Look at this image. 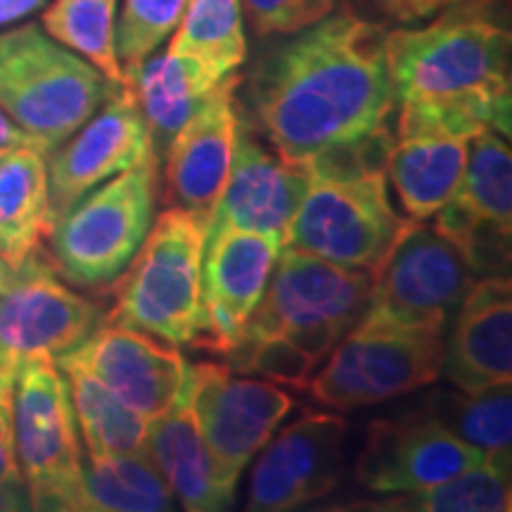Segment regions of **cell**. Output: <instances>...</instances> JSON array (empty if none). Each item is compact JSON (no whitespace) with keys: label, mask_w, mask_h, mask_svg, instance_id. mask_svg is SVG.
<instances>
[{"label":"cell","mask_w":512,"mask_h":512,"mask_svg":"<svg viewBox=\"0 0 512 512\" xmlns=\"http://www.w3.org/2000/svg\"><path fill=\"white\" fill-rule=\"evenodd\" d=\"M384 31L339 12L268 50L254 67L247 100L261 133L285 162L389 126L394 93Z\"/></svg>","instance_id":"1"},{"label":"cell","mask_w":512,"mask_h":512,"mask_svg":"<svg viewBox=\"0 0 512 512\" xmlns=\"http://www.w3.org/2000/svg\"><path fill=\"white\" fill-rule=\"evenodd\" d=\"M207 226L181 207L152 221L150 233L112 283L114 306L102 320L183 347L202 342L209 320L202 292Z\"/></svg>","instance_id":"2"},{"label":"cell","mask_w":512,"mask_h":512,"mask_svg":"<svg viewBox=\"0 0 512 512\" xmlns=\"http://www.w3.org/2000/svg\"><path fill=\"white\" fill-rule=\"evenodd\" d=\"M396 105L510 86V29L491 0H463L422 29L384 36Z\"/></svg>","instance_id":"3"},{"label":"cell","mask_w":512,"mask_h":512,"mask_svg":"<svg viewBox=\"0 0 512 512\" xmlns=\"http://www.w3.org/2000/svg\"><path fill=\"white\" fill-rule=\"evenodd\" d=\"M117 86L34 22L0 31V110L46 155L74 136Z\"/></svg>","instance_id":"4"},{"label":"cell","mask_w":512,"mask_h":512,"mask_svg":"<svg viewBox=\"0 0 512 512\" xmlns=\"http://www.w3.org/2000/svg\"><path fill=\"white\" fill-rule=\"evenodd\" d=\"M157 195V157L86 192L50 228L48 259L57 275L86 290L112 285L150 233Z\"/></svg>","instance_id":"5"},{"label":"cell","mask_w":512,"mask_h":512,"mask_svg":"<svg viewBox=\"0 0 512 512\" xmlns=\"http://www.w3.org/2000/svg\"><path fill=\"white\" fill-rule=\"evenodd\" d=\"M370 290L368 271L283 247L242 339L283 337L320 361L356 328Z\"/></svg>","instance_id":"6"},{"label":"cell","mask_w":512,"mask_h":512,"mask_svg":"<svg viewBox=\"0 0 512 512\" xmlns=\"http://www.w3.org/2000/svg\"><path fill=\"white\" fill-rule=\"evenodd\" d=\"M15 453L31 510H81V437L69 380L50 356L17 361Z\"/></svg>","instance_id":"7"},{"label":"cell","mask_w":512,"mask_h":512,"mask_svg":"<svg viewBox=\"0 0 512 512\" xmlns=\"http://www.w3.org/2000/svg\"><path fill=\"white\" fill-rule=\"evenodd\" d=\"M420 221L389 202L387 176L332 183L311 181L285 247L304 249L332 264L380 273L389 254Z\"/></svg>","instance_id":"8"},{"label":"cell","mask_w":512,"mask_h":512,"mask_svg":"<svg viewBox=\"0 0 512 512\" xmlns=\"http://www.w3.org/2000/svg\"><path fill=\"white\" fill-rule=\"evenodd\" d=\"M477 280L460 249L418 223L373 278L361 325L446 335Z\"/></svg>","instance_id":"9"},{"label":"cell","mask_w":512,"mask_h":512,"mask_svg":"<svg viewBox=\"0 0 512 512\" xmlns=\"http://www.w3.org/2000/svg\"><path fill=\"white\" fill-rule=\"evenodd\" d=\"M444 339L427 330L358 323L330 351L328 366L311 377L306 389L339 411L396 399L439 380Z\"/></svg>","instance_id":"10"},{"label":"cell","mask_w":512,"mask_h":512,"mask_svg":"<svg viewBox=\"0 0 512 512\" xmlns=\"http://www.w3.org/2000/svg\"><path fill=\"white\" fill-rule=\"evenodd\" d=\"M185 375L204 444L221 475L238 486L242 470L290 415V394L275 382L235 377L221 363H195Z\"/></svg>","instance_id":"11"},{"label":"cell","mask_w":512,"mask_h":512,"mask_svg":"<svg viewBox=\"0 0 512 512\" xmlns=\"http://www.w3.org/2000/svg\"><path fill=\"white\" fill-rule=\"evenodd\" d=\"M434 216V230L460 249L477 278L508 275L512 228L508 138L486 128L470 140L458 190Z\"/></svg>","instance_id":"12"},{"label":"cell","mask_w":512,"mask_h":512,"mask_svg":"<svg viewBox=\"0 0 512 512\" xmlns=\"http://www.w3.org/2000/svg\"><path fill=\"white\" fill-rule=\"evenodd\" d=\"M155 157L150 131L131 88L119 83L74 136L46 155L53 223L95 185Z\"/></svg>","instance_id":"13"},{"label":"cell","mask_w":512,"mask_h":512,"mask_svg":"<svg viewBox=\"0 0 512 512\" xmlns=\"http://www.w3.org/2000/svg\"><path fill=\"white\" fill-rule=\"evenodd\" d=\"M100 320V306L69 290L48 256L36 252L17 271L15 287L0 294V363L67 354Z\"/></svg>","instance_id":"14"},{"label":"cell","mask_w":512,"mask_h":512,"mask_svg":"<svg viewBox=\"0 0 512 512\" xmlns=\"http://www.w3.org/2000/svg\"><path fill=\"white\" fill-rule=\"evenodd\" d=\"M347 422L309 413L261 448L249 479L247 510L285 512L325 498L339 484Z\"/></svg>","instance_id":"15"},{"label":"cell","mask_w":512,"mask_h":512,"mask_svg":"<svg viewBox=\"0 0 512 512\" xmlns=\"http://www.w3.org/2000/svg\"><path fill=\"white\" fill-rule=\"evenodd\" d=\"M486 453L453 434L434 415L377 420L356 460V479L375 494H399L446 482L482 465Z\"/></svg>","instance_id":"16"},{"label":"cell","mask_w":512,"mask_h":512,"mask_svg":"<svg viewBox=\"0 0 512 512\" xmlns=\"http://www.w3.org/2000/svg\"><path fill=\"white\" fill-rule=\"evenodd\" d=\"M309 183L304 166L273 155L240 114L233 164L204 240L221 230L238 228L266 235L285 247Z\"/></svg>","instance_id":"17"},{"label":"cell","mask_w":512,"mask_h":512,"mask_svg":"<svg viewBox=\"0 0 512 512\" xmlns=\"http://www.w3.org/2000/svg\"><path fill=\"white\" fill-rule=\"evenodd\" d=\"M238 74L216 83L202 107L188 119L164 155L166 204L181 207L207 226L235 155L240 128V107L235 102Z\"/></svg>","instance_id":"18"},{"label":"cell","mask_w":512,"mask_h":512,"mask_svg":"<svg viewBox=\"0 0 512 512\" xmlns=\"http://www.w3.org/2000/svg\"><path fill=\"white\" fill-rule=\"evenodd\" d=\"M55 363L91 373L145 420L174 401L188 366L178 347L107 320H100L79 347L57 356Z\"/></svg>","instance_id":"19"},{"label":"cell","mask_w":512,"mask_h":512,"mask_svg":"<svg viewBox=\"0 0 512 512\" xmlns=\"http://www.w3.org/2000/svg\"><path fill=\"white\" fill-rule=\"evenodd\" d=\"M283 245L266 235L228 228L204 240L202 292L209 328L202 344L228 354L245 337L249 318L278 261Z\"/></svg>","instance_id":"20"},{"label":"cell","mask_w":512,"mask_h":512,"mask_svg":"<svg viewBox=\"0 0 512 512\" xmlns=\"http://www.w3.org/2000/svg\"><path fill=\"white\" fill-rule=\"evenodd\" d=\"M441 375L463 394L512 380L510 275H484L472 283L446 332Z\"/></svg>","instance_id":"21"},{"label":"cell","mask_w":512,"mask_h":512,"mask_svg":"<svg viewBox=\"0 0 512 512\" xmlns=\"http://www.w3.org/2000/svg\"><path fill=\"white\" fill-rule=\"evenodd\" d=\"M145 451L185 510L214 512L233 503L238 486L221 475L204 444L200 425L192 413L188 375H183L174 401L147 420Z\"/></svg>","instance_id":"22"},{"label":"cell","mask_w":512,"mask_h":512,"mask_svg":"<svg viewBox=\"0 0 512 512\" xmlns=\"http://www.w3.org/2000/svg\"><path fill=\"white\" fill-rule=\"evenodd\" d=\"M214 74L188 55L152 53L136 67L124 69V81L136 95L147 131H150L152 150L162 162L176 133L188 124V119L209 98L216 83Z\"/></svg>","instance_id":"23"},{"label":"cell","mask_w":512,"mask_h":512,"mask_svg":"<svg viewBox=\"0 0 512 512\" xmlns=\"http://www.w3.org/2000/svg\"><path fill=\"white\" fill-rule=\"evenodd\" d=\"M48 164L36 147H15L0 155V256L19 271L48 238Z\"/></svg>","instance_id":"24"},{"label":"cell","mask_w":512,"mask_h":512,"mask_svg":"<svg viewBox=\"0 0 512 512\" xmlns=\"http://www.w3.org/2000/svg\"><path fill=\"white\" fill-rule=\"evenodd\" d=\"M470 140L396 138L387 176L413 221L432 219L458 190Z\"/></svg>","instance_id":"25"},{"label":"cell","mask_w":512,"mask_h":512,"mask_svg":"<svg viewBox=\"0 0 512 512\" xmlns=\"http://www.w3.org/2000/svg\"><path fill=\"white\" fill-rule=\"evenodd\" d=\"M510 86L411 100L399 105L396 138L472 140L491 128L510 138Z\"/></svg>","instance_id":"26"},{"label":"cell","mask_w":512,"mask_h":512,"mask_svg":"<svg viewBox=\"0 0 512 512\" xmlns=\"http://www.w3.org/2000/svg\"><path fill=\"white\" fill-rule=\"evenodd\" d=\"M174 503V491L147 451L133 456L83 458L81 510L159 512L171 510Z\"/></svg>","instance_id":"27"},{"label":"cell","mask_w":512,"mask_h":512,"mask_svg":"<svg viewBox=\"0 0 512 512\" xmlns=\"http://www.w3.org/2000/svg\"><path fill=\"white\" fill-rule=\"evenodd\" d=\"M69 380L76 427L88 458L133 456L145 451L147 420L112 389L76 366H60Z\"/></svg>","instance_id":"28"},{"label":"cell","mask_w":512,"mask_h":512,"mask_svg":"<svg viewBox=\"0 0 512 512\" xmlns=\"http://www.w3.org/2000/svg\"><path fill=\"white\" fill-rule=\"evenodd\" d=\"M174 31L166 50L192 57L216 79H226L247 57L242 0H190Z\"/></svg>","instance_id":"29"},{"label":"cell","mask_w":512,"mask_h":512,"mask_svg":"<svg viewBox=\"0 0 512 512\" xmlns=\"http://www.w3.org/2000/svg\"><path fill=\"white\" fill-rule=\"evenodd\" d=\"M368 510L401 512H508L512 508L510 465L486 458L482 465L446 482L368 501Z\"/></svg>","instance_id":"30"},{"label":"cell","mask_w":512,"mask_h":512,"mask_svg":"<svg viewBox=\"0 0 512 512\" xmlns=\"http://www.w3.org/2000/svg\"><path fill=\"white\" fill-rule=\"evenodd\" d=\"M119 0H53L41 24L48 36L74 50L114 83L124 81L114 48Z\"/></svg>","instance_id":"31"},{"label":"cell","mask_w":512,"mask_h":512,"mask_svg":"<svg viewBox=\"0 0 512 512\" xmlns=\"http://www.w3.org/2000/svg\"><path fill=\"white\" fill-rule=\"evenodd\" d=\"M448 415L434 418L470 446L486 453V458L510 465L512 453V392L510 382L494 384L477 394L446 396Z\"/></svg>","instance_id":"32"},{"label":"cell","mask_w":512,"mask_h":512,"mask_svg":"<svg viewBox=\"0 0 512 512\" xmlns=\"http://www.w3.org/2000/svg\"><path fill=\"white\" fill-rule=\"evenodd\" d=\"M188 3L190 0H124L114 34L121 74L150 57L174 34Z\"/></svg>","instance_id":"33"},{"label":"cell","mask_w":512,"mask_h":512,"mask_svg":"<svg viewBox=\"0 0 512 512\" xmlns=\"http://www.w3.org/2000/svg\"><path fill=\"white\" fill-rule=\"evenodd\" d=\"M396 143L392 128L382 126L366 136L337 143L302 162L311 181L347 183L370 176H387L389 155Z\"/></svg>","instance_id":"34"},{"label":"cell","mask_w":512,"mask_h":512,"mask_svg":"<svg viewBox=\"0 0 512 512\" xmlns=\"http://www.w3.org/2000/svg\"><path fill=\"white\" fill-rule=\"evenodd\" d=\"M226 356L230 358V368L238 373H256L268 382L287 384L292 389L309 387L318 366L316 358L283 337L242 339Z\"/></svg>","instance_id":"35"},{"label":"cell","mask_w":512,"mask_h":512,"mask_svg":"<svg viewBox=\"0 0 512 512\" xmlns=\"http://www.w3.org/2000/svg\"><path fill=\"white\" fill-rule=\"evenodd\" d=\"M337 0H245L256 34H297L332 15Z\"/></svg>","instance_id":"36"},{"label":"cell","mask_w":512,"mask_h":512,"mask_svg":"<svg viewBox=\"0 0 512 512\" xmlns=\"http://www.w3.org/2000/svg\"><path fill=\"white\" fill-rule=\"evenodd\" d=\"M15 373L17 363H5L0 368V489H27L15 453Z\"/></svg>","instance_id":"37"},{"label":"cell","mask_w":512,"mask_h":512,"mask_svg":"<svg viewBox=\"0 0 512 512\" xmlns=\"http://www.w3.org/2000/svg\"><path fill=\"white\" fill-rule=\"evenodd\" d=\"M380 3L399 22H415V19H425L434 12L463 3V0H380Z\"/></svg>","instance_id":"38"},{"label":"cell","mask_w":512,"mask_h":512,"mask_svg":"<svg viewBox=\"0 0 512 512\" xmlns=\"http://www.w3.org/2000/svg\"><path fill=\"white\" fill-rule=\"evenodd\" d=\"M15 147H36V150H41V145H38L29 133H24L8 114L0 110V155L8 150H15ZM43 155H46V152H43Z\"/></svg>","instance_id":"39"},{"label":"cell","mask_w":512,"mask_h":512,"mask_svg":"<svg viewBox=\"0 0 512 512\" xmlns=\"http://www.w3.org/2000/svg\"><path fill=\"white\" fill-rule=\"evenodd\" d=\"M48 0H0V27L22 22L36 10H41Z\"/></svg>","instance_id":"40"},{"label":"cell","mask_w":512,"mask_h":512,"mask_svg":"<svg viewBox=\"0 0 512 512\" xmlns=\"http://www.w3.org/2000/svg\"><path fill=\"white\" fill-rule=\"evenodd\" d=\"M17 283V271H12V268L5 264L3 256H0V294L10 292L12 287Z\"/></svg>","instance_id":"41"},{"label":"cell","mask_w":512,"mask_h":512,"mask_svg":"<svg viewBox=\"0 0 512 512\" xmlns=\"http://www.w3.org/2000/svg\"><path fill=\"white\" fill-rule=\"evenodd\" d=\"M0 368H3V363H0Z\"/></svg>","instance_id":"42"}]
</instances>
